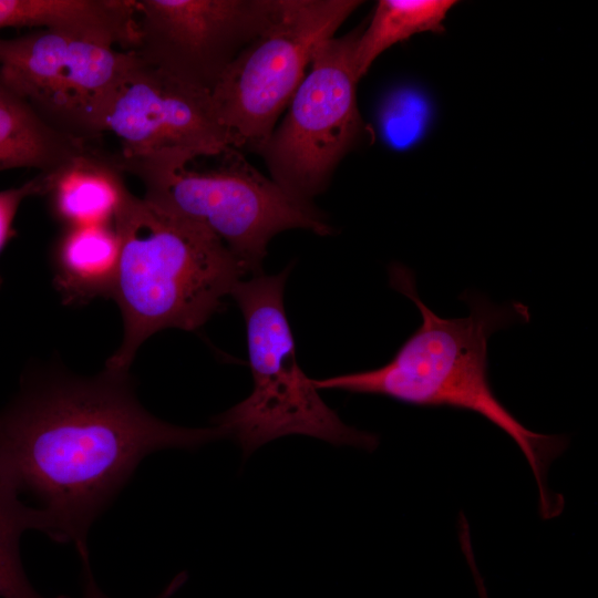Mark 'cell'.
Listing matches in <instances>:
<instances>
[{
  "label": "cell",
  "instance_id": "6da1fadb",
  "mask_svg": "<svg viewBox=\"0 0 598 598\" xmlns=\"http://www.w3.org/2000/svg\"><path fill=\"white\" fill-rule=\"evenodd\" d=\"M224 437L220 425L184 427L147 412L128 372L52 373L30 379L0 413V467L41 501L48 535L84 560L92 524L145 456Z\"/></svg>",
  "mask_w": 598,
  "mask_h": 598
},
{
  "label": "cell",
  "instance_id": "7a4b0ae2",
  "mask_svg": "<svg viewBox=\"0 0 598 598\" xmlns=\"http://www.w3.org/2000/svg\"><path fill=\"white\" fill-rule=\"evenodd\" d=\"M390 286L419 309L420 327L401 344L385 364L364 371L312 379L318 390L382 395L422 408H450L481 415L504 432L525 456L538 488L543 519L558 516L564 498L547 485L550 464L568 447L561 434H544L527 429L498 400L488 377V340L499 330L530 320L519 301L496 303L475 290H465L461 300L468 313L442 318L419 297L414 274L393 262Z\"/></svg>",
  "mask_w": 598,
  "mask_h": 598
},
{
  "label": "cell",
  "instance_id": "3957f363",
  "mask_svg": "<svg viewBox=\"0 0 598 598\" xmlns=\"http://www.w3.org/2000/svg\"><path fill=\"white\" fill-rule=\"evenodd\" d=\"M121 243L113 299L124 323L105 369L128 372L141 344L167 328L195 331L247 274L215 235L128 194L114 218Z\"/></svg>",
  "mask_w": 598,
  "mask_h": 598
},
{
  "label": "cell",
  "instance_id": "277c9868",
  "mask_svg": "<svg viewBox=\"0 0 598 598\" xmlns=\"http://www.w3.org/2000/svg\"><path fill=\"white\" fill-rule=\"evenodd\" d=\"M117 158L124 173L141 181L145 199L215 235L252 276L262 272L268 245L277 234L333 233L312 203L287 193L235 147L219 155L217 167L205 171L189 169L193 159L178 152L143 159L117 153Z\"/></svg>",
  "mask_w": 598,
  "mask_h": 598
},
{
  "label": "cell",
  "instance_id": "5b68a950",
  "mask_svg": "<svg viewBox=\"0 0 598 598\" xmlns=\"http://www.w3.org/2000/svg\"><path fill=\"white\" fill-rule=\"evenodd\" d=\"M289 270L241 279L231 291L245 321L252 390L216 416L215 424L239 443L245 455L293 434L373 451L378 435L346 424L298 364L283 303Z\"/></svg>",
  "mask_w": 598,
  "mask_h": 598
},
{
  "label": "cell",
  "instance_id": "8992f818",
  "mask_svg": "<svg viewBox=\"0 0 598 598\" xmlns=\"http://www.w3.org/2000/svg\"><path fill=\"white\" fill-rule=\"evenodd\" d=\"M358 0H281L272 21L227 65L210 92L231 146L256 152L267 142L321 42Z\"/></svg>",
  "mask_w": 598,
  "mask_h": 598
},
{
  "label": "cell",
  "instance_id": "52a82bcc",
  "mask_svg": "<svg viewBox=\"0 0 598 598\" xmlns=\"http://www.w3.org/2000/svg\"><path fill=\"white\" fill-rule=\"evenodd\" d=\"M363 27L319 44L286 115L257 151L270 178L298 199L312 203L363 136L353 63Z\"/></svg>",
  "mask_w": 598,
  "mask_h": 598
},
{
  "label": "cell",
  "instance_id": "ba28073f",
  "mask_svg": "<svg viewBox=\"0 0 598 598\" xmlns=\"http://www.w3.org/2000/svg\"><path fill=\"white\" fill-rule=\"evenodd\" d=\"M134 59L133 51L50 29L0 38V80L53 128L89 143L102 136L103 112Z\"/></svg>",
  "mask_w": 598,
  "mask_h": 598
},
{
  "label": "cell",
  "instance_id": "9c48e42d",
  "mask_svg": "<svg viewBox=\"0 0 598 598\" xmlns=\"http://www.w3.org/2000/svg\"><path fill=\"white\" fill-rule=\"evenodd\" d=\"M281 0H135L144 63L212 92L235 56L275 18Z\"/></svg>",
  "mask_w": 598,
  "mask_h": 598
},
{
  "label": "cell",
  "instance_id": "30bf717a",
  "mask_svg": "<svg viewBox=\"0 0 598 598\" xmlns=\"http://www.w3.org/2000/svg\"><path fill=\"white\" fill-rule=\"evenodd\" d=\"M102 131L120 141L118 154L127 159L178 152L194 161L233 147L210 92L144 63L136 54L106 104Z\"/></svg>",
  "mask_w": 598,
  "mask_h": 598
},
{
  "label": "cell",
  "instance_id": "8fae6325",
  "mask_svg": "<svg viewBox=\"0 0 598 598\" xmlns=\"http://www.w3.org/2000/svg\"><path fill=\"white\" fill-rule=\"evenodd\" d=\"M117 153L94 145L59 168L40 174L55 217L66 227L113 224L131 193Z\"/></svg>",
  "mask_w": 598,
  "mask_h": 598
},
{
  "label": "cell",
  "instance_id": "7c38bea8",
  "mask_svg": "<svg viewBox=\"0 0 598 598\" xmlns=\"http://www.w3.org/2000/svg\"><path fill=\"white\" fill-rule=\"evenodd\" d=\"M120 254L114 224L66 227L52 255L53 282L64 303L113 298Z\"/></svg>",
  "mask_w": 598,
  "mask_h": 598
},
{
  "label": "cell",
  "instance_id": "4fadbf2b",
  "mask_svg": "<svg viewBox=\"0 0 598 598\" xmlns=\"http://www.w3.org/2000/svg\"><path fill=\"white\" fill-rule=\"evenodd\" d=\"M92 146L53 128L0 80V172L27 167L47 174Z\"/></svg>",
  "mask_w": 598,
  "mask_h": 598
},
{
  "label": "cell",
  "instance_id": "5bb4252c",
  "mask_svg": "<svg viewBox=\"0 0 598 598\" xmlns=\"http://www.w3.org/2000/svg\"><path fill=\"white\" fill-rule=\"evenodd\" d=\"M453 0H380L358 39L353 63L357 78L367 74L386 49L420 32L441 33Z\"/></svg>",
  "mask_w": 598,
  "mask_h": 598
},
{
  "label": "cell",
  "instance_id": "9a60e30c",
  "mask_svg": "<svg viewBox=\"0 0 598 598\" xmlns=\"http://www.w3.org/2000/svg\"><path fill=\"white\" fill-rule=\"evenodd\" d=\"M20 489L0 467V597L47 598L30 584L20 557V539L24 532L35 529L49 534L48 514L19 498ZM54 598H69L59 596Z\"/></svg>",
  "mask_w": 598,
  "mask_h": 598
},
{
  "label": "cell",
  "instance_id": "2e32d148",
  "mask_svg": "<svg viewBox=\"0 0 598 598\" xmlns=\"http://www.w3.org/2000/svg\"><path fill=\"white\" fill-rule=\"evenodd\" d=\"M430 109L423 95L400 90L386 97L380 111V127L385 142L395 150L414 145L423 135Z\"/></svg>",
  "mask_w": 598,
  "mask_h": 598
},
{
  "label": "cell",
  "instance_id": "e0dca14e",
  "mask_svg": "<svg viewBox=\"0 0 598 598\" xmlns=\"http://www.w3.org/2000/svg\"><path fill=\"white\" fill-rule=\"evenodd\" d=\"M34 195H43V181L37 175L23 185L0 190V252L14 236L13 221L22 202Z\"/></svg>",
  "mask_w": 598,
  "mask_h": 598
},
{
  "label": "cell",
  "instance_id": "ac0fdd59",
  "mask_svg": "<svg viewBox=\"0 0 598 598\" xmlns=\"http://www.w3.org/2000/svg\"><path fill=\"white\" fill-rule=\"evenodd\" d=\"M83 587H82V595L81 598H111L109 597L96 584L91 567H90V560H83ZM173 584L167 591H165L161 597L158 598H167L172 592H174V586Z\"/></svg>",
  "mask_w": 598,
  "mask_h": 598
}]
</instances>
